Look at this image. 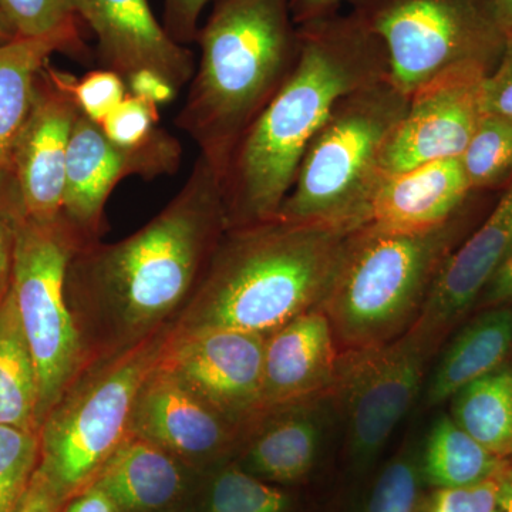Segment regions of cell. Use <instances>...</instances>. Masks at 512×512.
I'll use <instances>...</instances> for the list:
<instances>
[{"instance_id": "d590c367", "label": "cell", "mask_w": 512, "mask_h": 512, "mask_svg": "<svg viewBox=\"0 0 512 512\" xmlns=\"http://www.w3.org/2000/svg\"><path fill=\"white\" fill-rule=\"evenodd\" d=\"M211 3L212 0H163L161 23L165 32L180 45L195 43L202 16Z\"/></svg>"}, {"instance_id": "836d02e7", "label": "cell", "mask_w": 512, "mask_h": 512, "mask_svg": "<svg viewBox=\"0 0 512 512\" xmlns=\"http://www.w3.org/2000/svg\"><path fill=\"white\" fill-rule=\"evenodd\" d=\"M73 94L80 113L101 124L126 99L128 87L119 73L101 67L76 77Z\"/></svg>"}, {"instance_id": "7a4b0ae2", "label": "cell", "mask_w": 512, "mask_h": 512, "mask_svg": "<svg viewBox=\"0 0 512 512\" xmlns=\"http://www.w3.org/2000/svg\"><path fill=\"white\" fill-rule=\"evenodd\" d=\"M298 30L291 74L239 138L221 175L228 227L275 218L336 104L389 76L382 42L352 12L330 13Z\"/></svg>"}, {"instance_id": "f1b7e54d", "label": "cell", "mask_w": 512, "mask_h": 512, "mask_svg": "<svg viewBox=\"0 0 512 512\" xmlns=\"http://www.w3.org/2000/svg\"><path fill=\"white\" fill-rule=\"evenodd\" d=\"M37 431L0 424V512H12L39 467Z\"/></svg>"}, {"instance_id": "6da1fadb", "label": "cell", "mask_w": 512, "mask_h": 512, "mask_svg": "<svg viewBox=\"0 0 512 512\" xmlns=\"http://www.w3.org/2000/svg\"><path fill=\"white\" fill-rule=\"evenodd\" d=\"M227 227L221 177L198 156L183 187L143 228L77 249L67 266L66 298L83 369L167 328Z\"/></svg>"}, {"instance_id": "cb8c5ba5", "label": "cell", "mask_w": 512, "mask_h": 512, "mask_svg": "<svg viewBox=\"0 0 512 512\" xmlns=\"http://www.w3.org/2000/svg\"><path fill=\"white\" fill-rule=\"evenodd\" d=\"M37 402L35 360L9 286L0 301V424L39 433Z\"/></svg>"}, {"instance_id": "ab89813d", "label": "cell", "mask_w": 512, "mask_h": 512, "mask_svg": "<svg viewBox=\"0 0 512 512\" xmlns=\"http://www.w3.org/2000/svg\"><path fill=\"white\" fill-rule=\"evenodd\" d=\"M512 305V245L504 255L503 261L495 269L488 284L485 285L483 293L476 308H494V306Z\"/></svg>"}, {"instance_id": "5bb4252c", "label": "cell", "mask_w": 512, "mask_h": 512, "mask_svg": "<svg viewBox=\"0 0 512 512\" xmlns=\"http://www.w3.org/2000/svg\"><path fill=\"white\" fill-rule=\"evenodd\" d=\"M245 433L158 365L138 392L130 423V436L163 447L200 473L231 460Z\"/></svg>"}, {"instance_id": "2e32d148", "label": "cell", "mask_w": 512, "mask_h": 512, "mask_svg": "<svg viewBox=\"0 0 512 512\" xmlns=\"http://www.w3.org/2000/svg\"><path fill=\"white\" fill-rule=\"evenodd\" d=\"M77 18L92 29L103 69L124 80L141 70L163 76L180 92L194 76V53L175 42L150 0H73Z\"/></svg>"}, {"instance_id": "d6986e66", "label": "cell", "mask_w": 512, "mask_h": 512, "mask_svg": "<svg viewBox=\"0 0 512 512\" xmlns=\"http://www.w3.org/2000/svg\"><path fill=\"white\" fill-rule=\"evenodd\" d=\"M473 194L460 158L384 175L363 227L396 232L439 227L460 214Z\"/></svg>"}, {"instance_id": "8992f818", "label": "cell", "mask_w": 512, "mask_h": 512, "mask_svg": "<svg viewBox=\"0 0 512 512\" xmlns=\"http://www.w3.org/2000/svg\"><path fill=\"white\" fill-rule=\"evenodd\" d=\"M409 106L387 77L349 93L303 154L275 218L355 232L383 175L384 146Z\"/></svg>"}, {"instance_id": "e0dca14e", "label": "cell", "mask_w": 512, "mask_h": 512, "mask_svg": "<svg viewBox=\"0 0 512 512\" xmlns=\"http://www.w3.org/2000/svg\"><path fill=\"white\" fill-rule=\"evenodd\" d=\"M512 245V180L491 214L441 266L412 330L433 349L476 308L478 298Z\"/></svg>"}, {"instance_id": "74e56055", "label": "cell", "mask_w": 512, "mask_h": 512, "mask_svg": "<svg viewBox=\"0 0 512 512\" xmlns=\"http://www.w3.org/2000/svg\"><path fill=\"white\" fill-rule=\"evenodd\" d=\"M63 503L62 495L57 493L55 485L37 467L28 488L12 512H60Z\"/></svg>"}, {"instance_id": "4fadbf2b", "label": "cell", "mask_w": 512, "mask_h": 512, "mask_svg": "<svg viewBox=\"0 0 512 512\" xmlns=\"http://www.w3.org/2000/svg\"><path fill=\"white\" fill-rule=\"evenodd\" d=\"M480 69L450 74L409 99L384 146L380 170L392 175L433 161L461 158L485 114Z\"/></svg>"}, {"instance_id": "ee69618b", "label": "cell", "mask_w": 512, "mask_h": 512, "mask_svg": "<svg viewBox=\"0 0 512 512\" xmlns=\"http://www.w3.org/2000/svg\"><path fill=\"white\" fill-rule=\"evenodd\" d=\"M498 19L503 26L505 36L512 33V0H494Z\"/></svg>"}, {"instance_id": "3957f363", "label": "cell", "mask_w": 512, "mask_h": 512, "mask_svg": "<svg viewBox=\"0 0 512 512\" xmlns=\"http://www.w3.org/2000/svg\"><path fill=\"white\" fill-rule=\"evenodd\" d=\"M352 234L281 218L227 227L168 332L229 329L269 335L320 308Z\"/></svg>"}, {"instance_id": "f546056e", "label": "cell", "mask_w": 512, "mask_h": 512, "mask_svg": "<svg viewBox=\"0 0 512 512\" xmlns=\"http://www.w3.org/2000/svg\"><path fill=\"white\" fill-rule=\"evenodd\" d=\"M423 483L420 456L406 448L384 466L363 512H417Z\"/></svg>"}, {"instance_id": "9a60e30c", "label": "cell", "mask_w": 512, "mask_h": 512, "mask_svg": "<svg viewBox=\"0 0 512 512\" xmlns=\"http://www.w3.org/2000/svg\"><path fill=\"white\" fill-rule=\"evenodd\" d=\"M76 77L46 63L37 76L28 120L13 148L10 167L18 180L26 217L50 221L62 215L67 150L80 110Z\"/></svg>"}, {"instance_id": "ffe728a7", "label": "cell", "mask_w": 512, "mask_h": 512, "mask_svg": "<svg viewBox=\"0 0 512 512\" xmlns=\"http://www.w3.org/2000/svg\"><path fill=\"white\" fill-rule=\"evenodd\" d=\"M330 396L265 413L239 446L235 463L266 483L296 484L315 467Z\"/></svg>"}, {"instance_id": "60d3db41", "label": "cell", "mask_w": 512, "mask_h": 512, "mask_svg": "<svg viewBox=\"0 0 512 512\" xmlns=\"http://www.w3.org/2000/svg\"><path fill=\"white\" fill-rule=\"evenodd\" d=\"M63 512H120L109 494L97 484H90L72 498Z\"/></svg>"}, {"instance_id": "9c48e42d", "label": "cell", "mask_w": 512, "mask_h": 512, "mask_svg": "<svg viewBox=\"0 0 512 512\" xmlns=\"http://www.w3.org/2000/svg\"><path fill=\"white\" fill-rule=\"evenodd\" d=\"M89 244L63 215L20 224L10 291L35 360L37 426L83 370V353L67 305L66 272L77 249Z\"/></svg>"}, {"instance_id": "5b68a950", "label": "cell", "mask_w": 512, "mask_h": 512, "mask_svg": "<svg viewBox=\"0 0 512 512\" xmlns=\"http://www.w3.org/2000/svg\"><path fill=\"white\" fill-rule=\"evenodd\" d=\"M473 220L470 202L450 221L423 231L356 229L320 306L338 345H379L412 328L441 266L473 231Z\"/></svg>"}, {"instance_id": "ac0fdd59", "label": "cell", "mask_w": 512, "mask_h": 512, "mask_svg": "<svg viewBox=\"0 0 512 512\" xmlns=\"http://www.w3.org/2000/svg\"><path fill=\"white\" fill-rule=\"evenodd\" d=\"M339 355L335 333L322 308L302 313L269 333L262 366V416L330 396Z\"/></svg>"}, {"instance_id": "52a82bcc", "label": "cell", "mask_w": 512, "mask_h": 512, "mask_svg": "<svg viewBox=\"0 0 512 512\" xmlns=\"http://www.w3.org/2000/svg\"><path fill=\"white\" fill-rule=\"evenodd\" d=\"M167 342L168 326L133 348L94 360L43 420L39 468L64 501L89 487L130 436L138 392Z\"/></svg>"}, {"instance_id": "30bf717a", "label": "cell", "mask_w": 512, "mask_h": 512, "mask_svg": "<svg viewBox=\"0 0 512 512\" xmlns=\"http://www.w3.org/2000/svg\"><path fill=\"white\" fill-rule=\"evenodd\" d=\"M434 349L414 330L340 353L333 400L346 421L353 466L366 470L419 396Z\"/></svg>"}, {"instance_id": "8fae6325", "label": "cell", "mask_w": 512, "mask_h": 512, "mask_svg": "<svg viewBox=\"0 0 512 512\" xmlns=\"http://www.w3.org/2000/svg\"><path fill=\"white\" fill-rule=\"evenodd\" d=\"M181 161L180 141L164 128L141 146L120 147L99 123L80 113L67 150L62 215L87 242L99 241L106 231L107 201L121 180L173 175Z\"/></svg>"}, {"instance_id": "7402d4cb", "label": "cell", "mask_w": 512, "mask_h": 512, "mask_svg": "<svg viewBox=\"0 0 512 512\" xmlns=\"http://www.w3.org/2000/svg\"><path fill=\"white\" fill-rule=\"evenodd\" d=\"M57 52L83 57L82 33L15 37L0 45V168L10 165L32 109L37 76Z\"/></svg>"}, {"instance_id": "277c9868", "label": "cell", "mask_w": 512, "mask_h": 512, "mask_svg": "<svg viewBox=\"0 0 512 512\" xmlns=\"http://www.w3.org/2000/svg\"><path fill=\"white\" fill-rule=\"evenodd\" d=\"M195 43L200 57L175 126L221 177L239 138L298 60L291 0H212Z\"/></svg>"}, {"instance_id": "484cf974", "label": "cell", "mask_w": 512, "mask_h": 512, "mask_svg": "<svg viewBox=\"0 0 512 512\" xmlns=\"http://www.w3.org/2000/svg\"><path fill=\"white\" fill-rule=\"evenodd\" d=\"M420 460L424 483L441 490L497 476L511 458L495 456L446 414L431 427Z\"/></svg>"}, {"instance_id": "7c38bea8", "label": "cell", "mask_w": 512, "mask_h": 512, "mask_svg": "<svg viewBox=\"0 0 512 512\" xmlns=\"http://www.w3.org/2000/svg\"><path fill=\"white\" fill-rule=\"evenodd\" d=\"M266 336L229 329L168 332L158 366L248 431L262 416Z\"/></svg>"}, {"instance_id": "44dd1931", "label": "cell", "mask_w": 512, "mask_h": 512, "mask_svg": "<svg viewBox=\"0 0 512 512\" xmlns=\"http://www.w3.org/2000/svg\"><path fill=\"white\" fill-rule=\"evenodd\" d=\"M200 474L163 447L128 436L93 483L110 495L120 512H160L190 504Z\"/></svg>"}, {"instance_id": "e575fe53", "label": "cell", "mask_w": 512, "mask_h": 512, "mask_svg": "<svg viewBox=\"0 0 512 512\" xmlns=\"http://www.w3.org/2000/svg\"><path fill=\"white\" fill-rule=\"evenodd\" d=\"M504 470L477 483L437 490L430 512H495Z\"/></svg>"}, {"instance_id": "8d00e7d4", "label": "cell", "mask_w": 512, "mask_h": 512, "mask_svg": "<svg viewBox=\"0 0 512 512\" xmlns=\"http://www.w3.org/2000/svg\"><path fill=\"white\" fill-rule=\"evenodd\" d=\"M483 103L485 113L512 119V33L507 35L500 63L485 79Z\"/></svg>"}, {"instance_id": "4dcf8cb0", "label": "cell", "mask_w": 512, "mask_h": 512, "mask_svg": "<svg viewBox=\"0 0 512 512\" xmlns=\"http://www.w3.org/2000/svg\"><path fill=\"white\" fill-rule=\"evenodd\" d=\"M0 12L18 37L82 33L73 0H0Z\"/></svg>"}, {"instance_id": "1f68e13d", "label": "cell", "mask_w": 512, "mask_h": 512, "mask_svg": "<svg viewBox=\"0 0 512 512\" xmlns=\"http://www.w3.org/2000/svg\"><path fill=\"white\" fill-rule=\"evenodd\" d=\"M160 123V107L127 94L103 123L104 134L120 147H138L147 143Z\"/></svg>"}, {"instance_id": "ba28073f", "label": "cell", "mask_w": 512, "mask_h": 512, "mask_svg": "<svg viewBox=\"0 0 512 512\" xmlns=\"http://www.w3.org/2000/svg\"><path fill=\"white\" fill-rule=\"evenodd\" d=\"M352 13L382 42L387 79L414 93L463 70L493 73L505 32L494 0H348Z\"/></svg>"}, {"instance_id": "603a6c76", "label": "cell", "mask_w": 512, "mask_h": 512, "mask_svg": "<svg viewBox=\"0 0 512 512\" xmlns=\"http://www.w3.org/2000/svg\"><path fill=\"white\" fill-rule=\"evenodd\" d=\"M511 353L512 305L483 309L454 336L440 357L427 386V403L447 402L467 384L510 362Z\"/></svg>"}, {"instance_id": "7bdbcfd3", "label": "cell", "mask_w": 512, "mask_h": 512, "mask_svg": "<svg viewBox=\"0 0 512 512\" xmlns=\"http://www.w3.org/2000/svg\"><path fill=\"white\" fill-rule=\"evenodd\" d=\"M495 512H512V458L501 477L500 495Z\"/></svg>"}, {"instance_id": "f35d334b", "label": "cell", "mask_w": 512, "mask_h": 512, "mask_svg": "<svg viewBox=\"0 0 512 512\" xmlns=\"http://www.w3.org/2000/svg\"><path fill=\"white\" fill-rule=\"evenodd\" d=\"M128 93L138 99L161 107L173 103L178 90L163 76L151 70H141L126 80Z\"/></svg>"}, {"instance_id": "d6a6232c", "label": "cell", "mask_w": 512, "mask_h": 512, "mask_svg": "<svg viewBox=\"0 0 512 512\" xmlns=\"http://www.w3.org/2000/svg\"><path fill=\"white\" fill-rule=\"evenodd\" d=\"M25 205L12 167L0 168V301L8 291L20 224Z\"/></svg>"}, {"instance_id": "4316f807", "label": "cell", "mask_w": 512, "mask_h": 512, "mask_svg": "<svg viewBox=\"0 0 512 512\" xmlns=\"http://www.w3.org/2000/svg\"><path fill=\"white\" fill-rule=\"evenodd\" d=\"M202 512H292V498L235 461L212 468Z\"/></svg>"}, {"instance_id": "83f0119b", "label": "cell", "mask_w": 512, "mask_h": 512, "mask_svg": "<svg viewBox=\"0 0 512 512\" xmlns=\"http://www.w3.org/2000/svg\"><path fill=\"white\" fill-rule=\"evenodd\" d=\"M473 192L507 187L512 180V119L485 113L460 158Z\"/></svg>"}, {"instance_id": "bcb514c9", "label": "cell", "mask_w": 512, "mask_h": 512, "mask_svg": "<svg viewBox=\"0 0 512 512\" xmlns=\"http://www.w3.org/2000/svg\"><path fill=\"white\" fill-rule=\"evenodd\" d=\"M160 512H195V508L191 504L180 505V507L171 508Z\"/></svg>"}, {"instance_id": "f6af8a7d", "label": "cell", "mask_w": 512, "mask_h": 512, "mask_svg": "<svg viewBox=\"0 0 512 512\" xmlns=\"http://www.w3.org/2000/svg\"><path fill=\"white\" fill-rule=\"evenodd\" d=\"M16 33L13 32L12 26L9 25L8 20L5 19V16L0 12V45L3 43H8L10 40L15 39Z\"/></svg>"}, {"instance_id": "b9f144b4", "label": "cell", "mask_w": 512, "mask_h": 512, "mask_svg": "<svg viewBox=\"0 0 512 512\" xmlns=\"http://www.w3.org/2000/svg\"><path fill=\"white\" fill-rule=\"evenodd\" d=\"M346 0H291L293 22L296 26L323 18L338 12L339 6Z\"/></svg>"}, {"instance_id": "d4e9b609", "label": "cell", "mask_w": 512, "mask_h": 512, "mask_svg": "<svg viewBox=\"0 0 512 512\" xmlns=\"http://www.w3.org/2000/svg\"><path fill=\"white\" fill-rule=\"evenodd\" d=\"M458 427L501 458H512V362L474 380L451 397Z\"/></svg>"}]
</instances>
